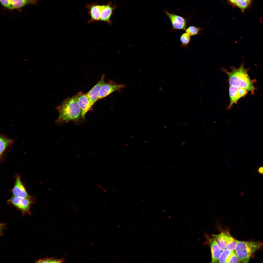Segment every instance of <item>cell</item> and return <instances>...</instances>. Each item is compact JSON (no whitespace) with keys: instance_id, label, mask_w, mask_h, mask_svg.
Instances as JSON below:
<instances>
[{"instance_id":"cell-3","label":"cell","mask_w":263,"mask_h":263,"mask_svg":"<svg viewBox=\"0 0 263 263\" xmlns=\"http://www.w3.org/2000/svg\"><path fill=\"white\" fill-rule=\"evenodd\" d=\"M263 247V243L261 242L237 240L235 252L240 263H247L255 252Z\"/></svg>"},{"instance_id":"cell-16","label":"cell","mask_w":263,"mask_h":263,"mask_svg":"<svg viewBox=\"0 0 263 263\" xmlns=\"http://www.w3.org/2000/svg\"><path fill=\"white\" fill-rule=\"evenodd\" d=\"M227 1L234 7L236 6L240 9L242 12H244L251 4L252 0H224Z\"/></svg>"},{"instance_id":"cell-1","label":"cell","mask_w":263,"mask_h":263,"mask_svg":"<svg viewBox=\"0 0 263 263\" xmlns=\"http://www.w3.org/2000/svg\"><path fill=\"white\" fill-rule=\"evenodd\" d=\"M77 96L78 94L67 98L56 107L59 113L56 121V124L61 125L70 121H79L81 111L77 103Z\"/></svg>"},{"instance_id":"cell-5","label":"cell","mask_w":263,"mask_h":263,"mask_svg":"<svg viewBox=\"0 0 263 263\" xmlns=\"http://www.w3.org/2000/svg\"><path fill=\"white\" fill-rule=\"evenodd\" d=\"M169 19L172 25L171 30L172 31L176 29L185 30L188 21L187 18L183 16L169 12L166 9L163 11Z\"/></svg>"},{"instance_id":"cell-6","label":"cell","mask_w":263,"mask_h":263,"mask_svg":"<svg viewBox=\"0 0 263 263\" xmlns=\"http://www.w3.org/2000/svg\"><path fill=\"white\" fill-rule=\"evenodd\" d=\"M249 91L246 89L243 88L233 86H229V94L230 98V104L228 109H231L232 106L236 103L241 98L245 96Z\"/></svg>"},{"instance_id":"cell-17","label":"cell","mask_w":263,"mask_h":263,"mask_svg":"<svg viewBox=\"0 0 263 263\" xmlns=\"http://www.w3.org/2000/svg\"><path fill=\"white\" fill-rule=\"evenodd\" d=\"M227 233L222 232L217 235H213V238L217 244L222 250L226 248V239Z\"/></svg>"},{"instance_id":"cell-20","label":"cell","mask_w":263,"mask_h":263,"mask_svg":"<svg viewBox=\"0 0 263 263\" xmlns=\"http://www.w3.org/2000/svg\"><path fill=\"white\" fill-rule=\"evenodd\" d=\"M190 36L187 33H183L180 38V41L181 43V47H187L190 41Z\"/></svg>"},{"instance_id":"cell-21","label":"cell","mask_w":263,"mask_h":263,"mask_svg":"<svg viewBox=\"0 0 263 263\" xmlns=\"http://www.w3.org/2000/svg\"><path fill=\"white\" fill-rule=\"evenodd\" d=\"M202 28L199 27L190 26L186 29L185 30L186 33L190 36H192L197 34L199 31Z\"/></svg>"},{"instance_id":"cell-8","label":"cell","mask_w":263,"mask_h":263,"mask_svg":"<svg viewBox=\"0 0 263 263\" xmlns=\"http://www.w3.org/2000/svg\"><path fill=\"white\" fill-rule=\"evenodd\" d=\"M15 182L11 191L13 196L22 197H28L31 196L28 193L25 186L22 181L20 176L16 175Z\"/></svg>"},{"instance_id":"cell-9","label":"cell","mask_w":263,"mask_h":263,"mask_svg":"<svg viewBox=\"0 0 263 263\" xmlns=\"http://www.w3.org/2000/svg\"><path fill=\"white\" fill-rule=\"evenodd\" d=\"M105 74L101 76L98 82L86 94V95L92 106L97 100L98 94L100 89L104 83Z\"/></svg>"},{"instance_id":"cell-24","label":"cell","mask_w":263,"mask_h":263,"mask_svg":"<svg viewBox=\"0 0 263 263\" xmlns=\"http://www.w3.org/2000/svg\"><path fill=\"white\" fill-rule=\"evenodd\" d=\"M240 263L239 259L235 252H234L233 255L229 260L228 263Z\"/></svg>"},{"instance_id":"cell-11","label":"cell","mask_w":263,"mask_h":263,"mask_svg":"<svg viewBox=\"0 0 263 263\" xmlns=\"http://www.w3.org/2000/svg\"><path fill=\"white\" fill-rule=\"evenodd\" d=\"M105 5H93L90 7L89 13L91 19L88 23L100 20L102 12Z\"/></svg>"},{"instance_id":"cell-10","label":"cell","mask_w":263,"mask_h":263,"mask_svg":"<svg viewBox=\"0 0 263 263\" xmlns=\"http://www.w3.org/2000/svg\"><path fill=\"white\" fill-rule=\"evenodd\" d=\"M77 101L81 110V117L83 119H85L86 113L91 109L92 106L86 94L80 93L78 94Z\"/></svg>"},{"instance_id":"cell-14","label":"cell","mask_w":263,"mask_h":263,"mask_svg":"<svg viewBox=\"0 0 263 263\" xmlns=\"http://www.w3.org/2000/svg\"><path fill=\"white\" fill-rule=\"evenodd\" d=\"M14 9L21 10L25 6L28 5H37L38 0H11Z\"/></svg>"},{"instance_id":"cell-4","label":"cell","mask_w":263,"mask_h":263,"mask_svg":"<svg viewBox=\"0 0 263 263\" xmlns=\"http://www.w3.org/2000/svg\"><path fill=\"white\" fill-rule=\"evenodd\" d=\"M35 201V198L31 196L28 197H22L13 196L7 200V202L23 214H30L31 207Z\"/></svg>"},{"instance_id":"cell-13","label":"cell","mask_w":263,"mask_h":263,"mask_svg":"<svg viewBox=\"0 0 263 263\" xmlns=\"http://www.w3.org/2000/svg\"><path fill=\"white\" fill-rule=\"evenodd\" d=\"M14 141L11 139L8 138L3 135L0 137V159L2 160L4 154L8 147L14 144Z\"/></svg>"},{"instance_id":"cell-22","label":"cell","mask_w":263,"mask_h":263,"mask_svg":"<svg viewBox=\"0 0 263 263\" xmlns=\"http://www.w3.org/2000/svg\"><path fill=\"white\" fill-rule=\"evenodd\" d=\"M64 260L63 259H56L55 258H47L38 260L37 261V263H60L62 262Z\"/></svg>"},{"instance_id":"cell-12","label":"cell","mask_w":263,"mask_h":263,"mask_svg":"<svg viewBox=\"0 0 263 263\" xmlns=\"http://www.w3.org/2000/svg\"><path fill=\"white\" fill-rule=\"evenodd\" d=\"M210 244L211 251V263H218L219 257L222 251L217 244L214 239H210Z\"/></svg>"},{"instance_id":"cell-23","label":"cell","mask_w":263,"mask_h":263,"mask_svg":"<svg viewBox=\"0 0 263 263\" xmlns=\"http://www.w3.org/2000/svg\"><path fill=\"white\" fill-rule=\"evenodd\" d=\"M0 2L4 8L9 10L14 9L11 0H0Z\"/></svg>"},{"instance_id":"cell-25","label":"cell","mask_w":263,"mask_h":263,"mask_svg":"<svg viewBox=\"0 0 263 263\" xmlns=\"http://www.w3.org/2000/svg\"><path fill=\"white\" fill-rule=\"evenodd\" d=\"M259 173L261 174H263V167H259L258 170Z\"/></svg>"},{"instance_id":"cell-18","label":"cell","mask_w":263,"mask_h":263,"mask_svg":"<svg viewBox=\"0 0 263 263\" xmlns=\"http://www.w3.org/2000/svg\"><path fill=\"white\" fill-rule=\"evenodd\" d=\"M234 252V251H231L226 249L222 250L219 258L218 262L228 263Z\"/></svg>"},{"instance_id":"cell-19","label":"cell","mask_w":263,"mask_h":263,"mask_svg":"<svg viewBox=\"0 0 263 263\" xmlns=\"http://www.w3.org/2000/svg\"><path fill=\"white\" fill-rule=\"evenodd\" d=\"M237 240L230 235L227 233L226 239L225 249L232 251H235L236 244Z\"/></svg>"},{"instance_id":"cell-7","label":"cell","mask_w":263,"mask_h":263,"mask_svg":"<svg viewBox=\"0 0 263 263\" xmlns=\"http://www.w3.org/2000/svg\"><path fill=\"white\" fill-rule=\"evenodd\" d=\"M124 84H118L111 80L104 84L99 93L97 100L105 97L114 92L124 87Z\"/></svg>"},{"instance_id":"cell-2","label":"cell","mask_w":263,"mask_h":263,"mask_svg":"<svg viewBox=\"0 0 263 263\" xmlns=\"http://www.w3.org/2000/svg\"><path fill=\"white\" fill-rule=\"evenodd\" d=\"M230 68V72L223 69L224 72L228 75L229 86L244 88L253 94L255 88L248 75L247 70L244 67V64H242L238 68L232 66Z\"/></svg>"},{"instance_id":"cell-15","label":"cell","mask_w":263,"mask_h":263,"mask_svg":"<svg viewBox=\"0 0 263 263\" xmlns=\"http://www.w3.org/2000/svg\"><path fill=\"white\" fill-rule=\"evenodd\" d=\"M114 8L110 4L105 5L102 12L100 20L106 22L111 25V22L110 18Z\"/></svg>"}]
</instances>
